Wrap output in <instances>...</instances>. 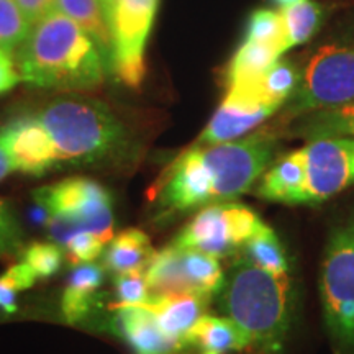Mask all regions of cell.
I'll return each instance as SVG.
<instances>
[{"mask_svg": "<svg viewBox=\"0 0 354 354\" xmlns=\"http://www.w3.org/2000/svg\"><path fill=\"white\" fill-rule=\"evenodd\" d=\"M284 53L281 51V48L274 44L245 39L228 63L227 73H225L227 87L234 84L258 82L266 71Z\"/></svg>", "mask_w": 354, "mask_h": 354, "instance_id": "e0dca14e", "label": "cell"}, {"mask_svg": "<svg viewBox=\"0 0 354 354\" xmlns=\"http://www.w3.org/2000/svg\"><path fill=\"white\" fill-rule=\"evenodd\" d=\"M185 348L197 354H230L250 348V339L230 318L203 315L189 331Z\"/></svg>", "mask_w": 354, "mask_h": 354, "instance_id": "9a60e30c", "label": "cell"}, {"mask_svg": "<svg viewBox=\"0 0 354 354\" xmlns=\"http://www.w3.org/2000/svg\"><path fill=\"white\" fill-rule=\"evenodd\" d=\"M30 26L15 0H0V50L15 51L28 37Z\"/></svg>", "mask_w": 354, "mask_h": 354, "instance_id": "cb8c5ba5", "label": "cell"}, {"mask_svg": "<svg viewBox=\"0 0 354 354\" xmlns=\"http://www.w3.org/2000/svg\"><path fill=\"white\" fill-rule=\"evenodd\" d=\"M220 310L243 330L250 348L277 354L284 348L294 313L289 274H274L238 254L218 290Z\"/></svg>", "mask_w": 354, "mask_h": 354, "instance_id": "3957f363", "label": "cell"}, {"mask_svg": "<svg viewBox=\"0 0 354 354\" xmlns=\"http://www.w3.org/2000/svg\"><path fill=\"white\" fill-rule=\"evenodd\" d=\"M159 0H112L107 8L112 32L110 68L128 87H140L146 74L145 51Z\"/></svg>", "mask_w": 354, "mask_h": 354, "instance_id": "9c48e42d", "label": "cell"}, {"mask_svg": "<svg viewBox=\"0 0 354 354\" xmlns=\"http://www.w3.org/2000/svg\"><path fill=\"white\" fill-rule=\"evenodd\" d=\"M51 138L57 165H91L122 143V123L107 105L87 97L51 100L38 115Z\"/></svg>", "mask_w": 354, "mask_h": 354, "instance_id": "277c9868", "label": "cell"}, {"mask_svg": "<svg viewBox=\"0 0 354 354\" xmlns=\"http://www.w3.org/2000/svg\"><path fill=\"white\" fill-rule=\"evenodd\" d=\"M102 2H104V3H105V7H107V8H109V6H110V3H112V0H102Z\"/></svg>", "mask_w": 354, "mask_h": 354, "instance_id": "e575fe53", "label": "cell"}, {"mask_svg": "<svg viewBox=\"0 0 354 354\" xmlns=\"http://www.w3.org/2000/svg\"><path fill=\"white\" fill-rule=\"evenodd\" d=\"M294 135L308 140L335 138V136L354 138V102L302 115V120L294 128Z\"/></svg>", "mask_w": 354, "mask_h": 354, "instance_id": "ffe728a7", "label": "cell"}, {"mask_svg": "<svg viewBox=\"0 0 354 354\" xmlns=\"http://www.w3.org/2000/svg\"><path fill=\"white\" fill-rule=\"evenodd\" d=\"M102 281H104V271L97 264H79V268L74 269L63 295V313L66 320L74 323L87 315Z\"/></svg>", "mask_w": 354, "mask_h": 354, "instance_id": "d6986e66", "label": "cell"}, {"mask_svg": "<svg viewBox=\"0 0 354 354\" xmlns=\"http://www.w3.org/2000/svg\"><path fill=\"white\" fill-rule=\"evenodd\" d=\"M263 220L240 202H220L203 207L177 234L174 245L216 256L238 254Z\"/></svg>", "mask_w": 354, "mask_h": 354, "instance_id": "ba28073f", "label": "cell"}, {"mask_svg": "<svg viewBox=\"0 0 354 354\" xmlns=\"http://www.w3.org/2000/svg\"><path fill=\"white\" fill-rule=\"evenodd\" d=\"M30 25L38 24L48 13L55 10L56 0H15Z\"/></svg>", "mask_w": 354, "mask_h": 354, "instance_id": "f546056e", "label": "cell"}, {"mask_svg": "<svg viewBox=\"0 0 354 354\" xmlns=\"http://www.w3.org/2000/svg\"><path fill=\"white\" fill-rule=\"evenodd\" d=\"M55 10L64 13L74 20L88 37L94 39L97 46L105 56L110 66L112 55V32L107 15V7L102 0H56Z\"/></svg>", "mask_w": 354, "mask_h": 354, "instance_id": "2e32d148", "label": "cell"}, {"mask_svg": "<svg viewBox=\"0 0 354 354\" xmlns=\"http://www.w3.org/2000/svg\"><path fill=\"white\" fill-rule=\"evenodd\" d=\"M282 26H284V51L300 44L308 43L313 38L325 19V10L322 3L315 0H300L289 7L281 8Z\"/></svg>", "mask_w": 354, "mask_h": 354, "instance_id": "44dd1931", "label": "cell"}, {"mask_svg": "<svg viewBox=\"0 0 354 354\" xmlns=\"http://www.w3.org/2000/svg\"><path fill=\"white\" fill-rule=\"evenodd\" d=\"M300 81H302V71L299 69V66L294 61L279 57L259 79L258 88L259 94L269 104L282 109L286 102L295 94Z\"/></svg>", "mask_w": 354, "mask_h": 354, "instance_id": "603a6c76", "label": "cell"}, {"mask_svg": "<svg viewBox=\"0 0 354 354\" xmlns=\"http://www.w3.org/2000/svg\"><path fill=\"white\" fill-rule=\"evenodd\" d=\"M112 330L130 344L136 354H176L180 349L145 305H117Z\"/></svg>", "mask_w": 354, "mask_h": 354, "instance_id": "4fadbf2b", "label": "cell"}, {"mask_svg": "<svg viewBox=\"0 0 354 354\" xmlns=\"http://www.w3.org/2000/svg\"><path fill=\"white\" fill-rule=\"evenodd\" d=\"M276 149V136L269 131H256L227 143L194 145L162 172L153 201L165 215L236 201L272 165Z\"/></svg>", "mask_w": 354, "mask_h": 354, "instance_id": "6da1fadb", "label": "cell"}, {"mask_svg": "<svg viewBox=\"0 0 354 354\" xmlns=\"http://www.w3.org/2000/svg\"><path fill=\"white\" fill-rule=\"evenodd\" d=\"M21 81L55 91H92L104 82V57L94 39L64 13L53 10L15 50Z\"/></svg>", "mask_w": 354, "mask_h": 354, "instance_id": "7a4b0ae2", "label": "cell"}, {"mask_svg": "<svg viewBox=\"0 0 354 354\" xmlns=\"http://www.w3.org/2000/svg\"><path fill=\"white\" fill-rule=\"evenodd\" d=\"M20 74L17 71L15 61L10 57V53L0 50V94L10 91L19 84Z\"/></svg>", "mask_w": 354, "mask_h": 354, "instance_id": "4dcf8cb0", "label": "cell"}, {"mask_svg": "<svg viewBox=\"0 0 354 354\" xmlns=\"http://www.w3.org/2000/svg\"><path fill=\"white\" fill-rule=\"evenodd\" d=\"M245 39L248 41H259L274 44L281 48L282 53V39H284V26H282L281 12L269 10V8H258L250 15L246 25Z\"/></svg>", "mask_w": 354, "mask_h": 354, "instance_id": "d4e9b609", "label": "cell"}, {"mask_svg": "<svg viewBox=\"0 0 354 354\" xmlns=\"http://www.w3.org/2000/svg\"><path fill=\"white\" fill-rule=\"evenodd\" d=\"M61 246L66 250L71 263L79 266L92 263L95 258H99L104 251L105 243L97 234L87 232V230H77V232L69 234Z\"/></svg>", "mask_w": 354, "mask_h": 354, "instance_id": "4316f807", "label": "cell"}, {"mask_svg": "<svg viewBox=\"0 0 354 354\" xmlns=\"http://www.w3.org/2000/svg\"><path fill=\"white\" fill-rule=\"evenodd\" d=\"M274 2H276L277 6H281V8H284V7H289V6H292V3H297V2H300V0H274Z\"/></svg>", "mask_w": 354, "mask_h": 354, "instance_id": "836d02e7", "label": "cell"}, {"mask_svg": "<svg viewBox=\"0 0 354 354\" xmlns=\"http://www.w3.org/2000/svg\"><path fill=\"white\" fill-rule=\"evenodd\" d=\"M227 88V95L201 133L196 146L240 140L279 110L259 94L258 82L234 84Z\"/></svg>", "mask_w": 354, "mask_h": 354, "instance_id": "8fae6325", "label": "cell"}, {"mask_svg": "<svg viewBox=\"0 0 354 354\" xmlns=\"http://www.w3.org/2000/svg\"><path fill=\"white\" fill-rule=\"evenodd\" d=\"M117 305H145L151 300L145 269L117 274L115 277Z\"/></svg>", "mask_w": 354, "mask_h": 354, "instance_id": "484cf974", "label": "cell"}, {"mask_svg": "<svg viewBox=\"0 0 354 354\" xmlns=\"http://www.w3.org/2000/svg\"><path fill=\"white\" fill-rule=\"evenodd\" d=\"M210 297L202 294H169L151 297L145 307L153 313L161 330L185 349V339L194 325L205 315Z\"/></svg>", "mask_w": 354, "mask_h": 354, "instance_id": "5bb4252c", "label": "cell"}, {"mask_svg": "<svg viewBox=\"0 0 354 354\" xmlns=\"http://www.w3.org/2000/svg\"><path fill=\"white\" fill-rule=\"evenodd\" d=\"M320 299L333 354H354V209L330 230Z\"/></svg>", "mask_w": 354, "mask_h": 354, "instance_id": "5b68a950", "label": "cell"}, {"mask_svg": "<svg viewBox=\"0 0 354 354\" xmlns=\"http://www.w3.org/2000/svg\"><path fill=\"white\" fill-rule=\"evenodd\" d=\"M354 102V46L325 44L308 59L295 94L286 102L284 120Z\"/></svg>", "mask_w": 354, "mask_h": 354, "instance_id": "52a82bcc", "label": "cell"}, {"mask_svg": "<svg viewBox=\"0 0 354 354\" xmlns=\"http://www.w3.org/2000/svg\"><path fill=\"white\" fill-rule=\"evenodd\" d=\"M12 171H15V169H13L10 158H8L6 148H3V145L0 143V180L6 179V177L10 174Z\"/></svg>", "mask_w": 354, "mask_h": 354, "instance_id": "d6a6232c", "label": "cell"}, {"mask_svg": "<svg viewBox=\"0 0 354 354\" xmlns=\"http://www.w3.org/2000/svg\"><path fill=\"white\" fill-rule=\"evenodd\" d=\"M20 246V232L7 203L0 201V256H12Z\"/></svg>", "mask_w": 354, "mask_h": 354, "instance_id": "f1b7e54d", "label": "cell"}, {"mask_svg": "<svg viewBox=\"0 0 354 354\" xmlns=\"http://www.w3.org/2000/svg\"><path fill=\"white\" fill-rule=\"evenodd\" d=\"M238 254L264 271L274 274H289L290 271V261L284 245L279 240L276 232L264 223L243 245Z\"/></svg>", "mask_w": 354, "mask_h": 354, "instance_id": "7402d4cb", "label": "cell"}, {"mask_svg": "<svg viewBox=\"0 0 354 354\" xmlns=\"http://www.w3.org/2000/svg\"><path fill=\"white\" fill-rule=\"evenodd\" d=\"M35 201L48 214V227L59 245L77 230L97 234L105 245L113 238L112 198L94 180L73 177L46 185L35 192Z\"/></svg>", "mask_w": 354, "mask_h": 354, "instance_id": "8992f818", "label": "cell"}, {"mask_svg": "<svg viewBox=\"0 0 354 354\" xmlns=\"http://www.w3.org/2000/svg\"><path fill=\"white\" fill-rule=\"evenodd\" d=\"M154 253L148 234L141 230H125L110 240L105 250V266L115 274L138 271L149 264Z\"/></svg>", "mask_w": 354, "mask_h": 354, "instance_id": "ac0fdd59", "label": "cell"}, {"mask_svg": "<svg viewBox=\"0 0 354 354\" xmlns=\"http://www.w3.org/2000/svg\"><path fill=\"white\" fill-rule=\"evenodd\" d=\"M297 153L302 179L300 205H320L354 185V138L310 140Z\"/></svg>", "mask_w": 354, "mask_h": 354, "instance_id": "30bf717a", "label": "cell"}, {"mask_svg": "<svg viewBox=\"0 0 354 354\" xmlns=\"http://www.w3.org/2000/svg\"><path fill=\"white\" fill-rule=\"evenodd\" d=\"M24 261L32 268L39 279L51 277L63 263V254L56 245L50 243H33L25 250Z\"/></svg>", "mask_w": 354, "mask_h": 354, "instance_id": "83f0119b", "label": "cell"}, {"mask_svg": "<svg viewBox=\"0 0 354 354\" xmlns=\"http://www.w3.org/2000/svg\"><path fill=\"white\" fill-rule=\"evenodd\" d=\"M19 287L8 279L6 274L0 276V308L7 313H13L17 310V294Z\"/></svg>", "mask_w": 354, "mask_h": 354, "instance_id": "1f68e13d", "label": "cell"}, {"mask_svg": "<svg viewBox=\"0 0 354 354\" xmlns=\"http://www.w3.org/2000/svg\"><path fill=\"white\" fill-rule=\"evenodd\" d=\"M0 143L15 171L43 176L57 165L51 138L37 115H24L3 125L0 128Z\"/></svg>", "mask_w": 354, "mask_h": 354, "instance_id": "7c38bea8", "label": "cell"}]
</instances>
